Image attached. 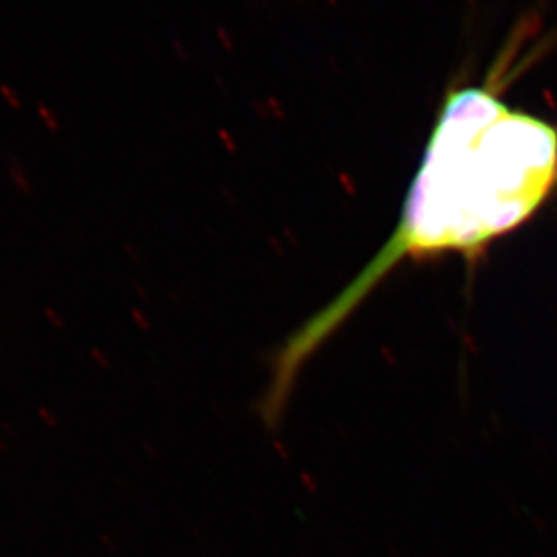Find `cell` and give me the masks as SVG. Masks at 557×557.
I'll list each match as a JSON object with an SVG mask.
<instances>
[{
    "label": "cell",
    "instance_id": "obj_1",
    "mask_svg": "<svg viewBox=\"0 0 557 557\" xmlns=\"http://www.w3.org/2000/svg\"><path fill=\"white\" fill-rule=\"evenodd\" d=\"M557 182V131L468 87L446 98L406 197L401 219L373 263L474 255L542 207Z\"/></svg>",
    "mask_w": 557,
    "mask_h": 557
}]
</instances>
